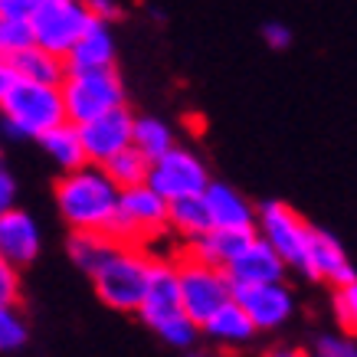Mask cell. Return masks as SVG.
<instances>
[{
    "label": "cell",
    "mask_w": 357,
    "mask_h": 357,
    "mask_svg": "<svg viewBox=\"0 0 357 357\" xmlns=\"http://www.w3.org/2000/svg\"><path fill=\"white\" fill-rule=\"evenodd\" d=\"M119 187L96 164H82L76 171L59 174L53 200L69 233H105L119 206Z\"/></svg>",
    "instance_id": "6da1fadb"
},
{
    "label": "cell",
    "mask_w": 357,
    "mask_h": 357,
    "mask_svg": "<svg viewBox=\"0 0 357 357\" xmlns=\"http://www.w3.org/2000/svg\"><path fill=\"white\" fill-rule=\"evenodd\" d=\"M0 121H3V131L13 135V138L40 141L50 128L66 121L59 86L17 79L10 92L0 98Z\"/></svg>",
    "instance_id": "7a4b0ae2"
},
{
    "label": "cell",
    "mask_w": 357,
    "mask_h": 357,
    "mask_svg": "<svg viewBox=\"0 0 357 357\" xmlns=\"http://www.w3.org/2000/svg\"><path fill=\"white\" fill-rule=\"evenodd\" d=\"M151 249L141 246H115L109 259L102 262L89 279L96 285V295L102 305H109L112 312L135 314L148 285V269H151Z\"/></svg>",
    "instance_id": "3957f363"
},
{
    "label": "cell",
    "mask_w": 357,
    "mask_h": 357,
    "mask_svg": "<svg viewBox=\"0 0 357 357\" xmlns=\"http://www.w3.org/2000/svg\"><path fill=\"white\" fill-rule=\"evenodd\" d=\"M105 236L115 239L119 246L151 249L167 236V200L154 194L148 184L121 190Z\"/></svg>",
    "instance_id": "277c9868"
},
{
    "label": "cell",
    "mask_w": 357,
    "mask_h": 357,
    "mask_svg": "<svg viewBox=\"0 0 357 357\" xmlns=\"http://www.w3.org/2000/svg\"><path fill=\"white\" fill-rule=\"evenodd\" d=\"M59 96H63L66 121H73V125H82V121H92L105 112L128 105V92H125L119 69H98V73H69L66 69L63 82H59Z\"/></svg>",
    "instance_id": "5b68a950"
},
{
    "label": "cell",
    "mask_w": 357,
    "mask_h": 357,
    "mask_svg": "<svg viewBox=\"0 0 357 357\" xmlns=\"http://www.w3.org/2000/svg\"><path fill=\"white\" fill-rule=\"evenodd\" d=\"M252 233L285 262V269L305 272V249L312 236V223L285 200H266L256 206V227Z\"/></svg>",
    "instance_id": "8992f818"
},
{
    "label": "cell",
    "mask_w": 357,
    "mask_h": 357,
    "mask_svg": "<svg viewBox=\"0 0 357 357\" xmlns=\"http://www.w3.org/2000/svg\"><path fill=\"white\" fill-rule=\"evenodd\" d=\"M174 269H177L181 308L197 325H204L210 314L233 298V285H229L227 272L217 266H206V262L181 252V256H174Z\"/></svg>",
    "instance_id": "52a82bcc"
},
{
    "label": "cell",
    "mask_w": 357,
    "mask_h": 357,
    "mask_svg": "<svg viewBox=\"0 0 357 357\" xmlns=\"http://www.w3.org/2000/svg\"><path fill=\"white\" fill-rule=\"evenodd\" d=\"M210 181L213 177H210V167L200 158V151L187 148V144H174L167 154L148 164L144 184L171 204V200H184V197H200Z\"/></svg>",
    "instance_id": "ba28073f"
},
{
    "label": "cell",
    "mask_w": 357,
    "mask_h": 357,
    "mask_svg": "<svg viewBox=\"0 0 357 357\" xmlns=\"http://www.w3.org/2000/svg\"><path fill=\"white\" fill-rule=\"evenodd\" d=\"M96 23L82 0H59V3H43L30 13L33 46L66 59V53L76 46V40Z\"/></svg>",
    "instance_id": "9c48e42d"
},
{
    "label": "cell",
    "mask_w": 357,
    "mask_h": 357,
    "mask_svg": "<svg viewBox=\"0 0 357 357\" xmlns=\"http://www.w3.org/2000/svg\"><path fill=\"white\" fill-rule=\"evenodd\" d=\"M233 302L246 312L252 328L259 335H272L292 321L295 314V292L285 282H266V285H249V289H236Z\"/></svg>",
    "instance_id": "30bf717a"
},
{
    "label": "cell",
    "mask_w": 357,
    "mask_h": 357,
    "mask_svg": "<svg viewBox=\"0 0 357 357\" xmlns=\"http://www.w3.org/2000/svg\"><path fill=\"white\" fill-rule=\"evenodd\" d=\"M131 115L128 105L115 112H105L92 121H82L76 125L79 138H82V151H86V161L102 167L105 161H112L115 154H121L125 148H131Z\"/></svg>",
    "instance_id": "8fae6325"
},
{
    "label": "cell",
    "mask_w": 357,
    "mask_h": 357,
    "mask_svg": "<svg viewBox=\"0 0 357 357\" xmlns=\"http://www.w3.org/2000/svg\"><path fill=\"white\" fill-rule=\"evenodd\" d=\"M181 292H177V269H174V256H151V269H148V285L141 295L138 312L141 321L148 328H158L161 321L181 314Z\"/></svg>",
    "instance_id": "7c38bea8"
},
{
    "label": "cell",
    "mask_w": 357,
    "mask_h": 357,
    "mask_svg": "<svg viewBox=\"0 0 357 357\" xmlns=\"http://www.w3.org/2000/svg\"><path fill=\"white\" fill-rule=\"evenodd\" d=\"M40 249H43V229L30 210L10 206L7 213H0V259L7 266L23 272L40 259Z\"/></svg>",
    "instance_id": "4fadbf2b"
},
{
    "label": "cell",
    "mask_w": 357,
    "mask_h": 357,
    "mask_svg": "<svg viewBox=\"0 0 357 357\" xmlns=\"http://www.w3.org/2000/svg\"><path fill=\"white\" fill-rule=\"evenodd\" d=\"M302 275H308L314 282H328L331 289L335 285H354L357 282V269L354 262L347 259V249L337 243L335 233L318 227H312V236H308Z\"/></svg>",
    "instance_id": "5bb4252c"
},
{
    "label": "cell",
    "mask_w": 357,
    "mask_h": 357,
    "mask_svg": "<svg viewBox=\"0 0 357 357\" xmlns=\"http://www.w3.org/2000/svg\"><path fill=\"white\" fill-rule=\"evenodd\" d=\"M223 272H227L233 292H236V289H249V285H266V282H285V275H289L285 262H282L256 233H252V236L246 239V246L223 266Z\"/></svg>",
    "instance_id": "9a60e30c"
},
{
    "label": "cell",
    "mask_w": 357,
    "mask_h": 357,
    "mask_svg": "<svg viewBox=\"0 0 357 357\" xmlns=\"http://www.w3.org/2000/svg\"><path fill=\"white\" fill-rule=\"evenodd\" d=\"M206 206V220L210 229H243L252 233L256 227V206L246 200V194H239L233 184L227 181H210L206 190L200 194Z\"/></svg>",
    "instance_id": "2e32d148"
},
{
    "label": "cell",
    "mask_w": 357,
    "mask_h": 357,
    "mask_svg": "<svg viewBox=\"0 0 357 357\" xmlns=\"http://www.w3.org/2000/svg\"><path fill=\"white\" fill-rule=\"evenodd\" d=\"M119 63V46L109 23H92L76 46L66 53V69L69 73H98V69H115Z\"/></svg>",
    "instance_id": "e0dca14e"
},
{
    "label": "cell",
    "mask_w": 357,
    "mask_h": 357,
    "mask_svg": "<svg viewBox=\"0 0 357 357\" xmlns=\"http://www.w3.org/2000/svg\"><path fill=\"white\" fill-rule=\"evenodd\" d=\"M200 337H206L213 347H223V351H243V347H249L259 337V331L252 328L246 312L229 298L223 308H217V312L200 325Z\"/></svg>",
    "instance_id": "ac0fdd59"
},
{
    "label": "cell",
    "mask_w": 357,
    "mask_h": 357,
    "mask_svg": "<svg viewBox=\"0 0 357 357\" xmlns=\"http://www.w3.org/2000/svg\"><path fill=\"white\" fill-rule=\"evenodd\" d=\"M249 236H252V233H243V229H206V233H200L194 243H187L184 252L194 256V259H200V262H206V266L223 269L239 249L246 246Z\"/></svg>",
    "instance_id": "d6986e66"
},
{
    "label": "cell",
    "mask_w": 357,
    "mask_h": 357,
    "mask_svg": "<svg viewBox=\"0 0 357 357\" xmlns=\"http://www.w3.org/2000/svg\"><path fill=\"white\" fill-rule=\"evenodd\" d=\"M40 148H43V154L50 158V161L59 167V174L66 171H76V167H82L86 161V151H82V138H79V128L73 125V121H63V125H56V128H50L40 138Z\"/></svg>",
    "instance_id": "ffe728a7"
},
{
    "label": "cell",
    "mask_w": 357,
    "mask_h": 357,
    "mask_svg": "<svg viewBox=\"0 0 357 357\" xmlns=\"http://www.w3.org/2000/svg\"><path fill=\"white\" fill-rule=\"evenodd\" d=\"M174 144H177V135H174L171 121L158 119V115H135L131 119V148L144 154L148 161L167 154Z\"/></svg>",
    "instance_id": "44dd1931"
},
{
    "label": "cell",
    "mask_w": 357,
    "mask_h": 357,
    "mask_svg": "<svg viewBox=\"0 0 357 357\" xmlns=\"http://www.w3.org/2000/svg\"><path fill=\"white\" fill-rule=\"evenodd\" d=\"M210 229L206 220V206L200 197H184V200H171L167 204V233L181 243H194L200 233Z\"/></svg>",
    "instance_id": "7402d4cb"
},
{
    "label": "cell",
    "mask_w": 357,
    "mask_h": 357,
    "mask_svg": "<svg viewBox=\"0 0 357 357\" xmlns=\"http://www.w3.org/2000/svg\"><path fill=\"white\" fill-rule=\"evenodd\" d=\"M13 73L17 79H30V82H43V86H59L66 76V59L46 53L40 46L23 50L20 56H13Z\"/></svg>",
    "instance_id": "603a6c76"
},
{
    "label": "cell",
    "mask_w": 357,
    "mask_h": 357,
    "mask_svg": "<svg viewBox=\"0 0 357 357\" xmlns=\"http://www.w3.org/2000/svg\"><path fill=\"white\" fill-rule=\"evenodd\" d=\"M119 246L115 239H109L105 233H69V243H66V252H69V259L76 266L79 272H92L102 266V262L109 259V252Z\"/></svg>",
    "instance_id": "cb8c5ba5"
},
{
    "label": "cell",
    "mask_w": 357,
    "mask_h": 357,
    "mask_svg": "<svg viewBox=\"0 0 357 357\" xmlns=\"http://www.w3.org/2000/svg\"><path fill=\"white\" fill-rule=\"evenodd\" d=\"M148 158L144 154H138L135 148H125L121 154H115L112 161L102 164V171L109 174V181L119 190H128V187H141L144 181H148Z\"/></svg>",
    "instance_id": "d4e9b609"
},
{
    "label": "cell",
    "mask_w": 357,
    "mask_h": 357,
    "mask_svg": "<svg viewBox=\"0 0 357 357\" xmlns=\"http://www.w3.org/2000/svg\"><path fill=\"white\" fill-rule=\"evenodd\" d=\"M30 341L26 314L20 312V302L0 305V354H13Z\"/></svg>",
    "instance_id": "484cf974"
},
{
    "label": "cell",
    "mask_w": 357,
    "mask_h": 357,
    "mask_svg": "<svg viewBox=\"0 0 357 357\" xmlns=\"http://www.w3.org/2000/svg\"><path fill=\"white\" fill-rule=\"evenodd\" d=\"M154 335L161 337L167 347H177V351H194L197 341H200V325H197L194 318H187L184 312L161 321L158 328H151Z\"/></svg>",
    "instance_id": "4316f807"
},
{
    "label": "cell",
    "mask_w": 357,
    "mask_h": 357,
    "mask_svg": "<svg viewBox=\"0 0 357 357\" xmlns=\"http://www.w3.org/2000/svg\"><path fill=\"white\" fill-rule=\"evenodd\" d=\"M33 46L30 17H0V56L13 59Z\"/></svg>",
    "instance_id": "83f0119b"
},
{
    "label": "cell",
    "mask_w": 357,
    "mask_h": 357,
    "mask_svg": "<svg viewBox=\"0 0 357 357\" xmlns=\"http://www.w3.org/2000/svg\"><path fill=\"white\" fill-rule=\"evenodd\" d=\"M331 314H335L337 331H351L357 328V282L354 285H335L331 289Z\"/></svg>",
    "instance_id": "f1b7e54d"
},
{
    "label": "cell",
    "mask_w": 357,
    "mask_h": 357,
    "mask_svg": "<svg viewBox=\"0 0 357 357\" xmlns=\"http://www.w3.org/2000/svg\"><path fill=\"white\" fill-rule=\"evenodd\" d=\"M308 357H357V341L351 331H325L312 341Z\"/></svg>",
    "instance_id": "f546056e"
},
{
    "label": "cell",
    "mask_w": 357,
    "mask_h": 357,
    "mask_svg": "<svg viewBox=\"0 0 357 357\" xmlns=\"http://www.w3.org/2000/svg\"><path fill=\"white\" fill-rule=\"evenodd\" d=\"M20 292H23L20 269H13V266H7V262L0 259V305L20 302Z\"/></svg>",
    "instance_id": "4dcf8cb0"
},
{
    "label": "cell",
    "mask_w": 357,
    "mask_h": 357,
    "mask_svg": "<svg viewBox=\"0 0 357 357\" xmlns=\"http://www.w3.org/2000/svg\"><path fill=\"white\" fill-rule=\"evenodd\" d=\"M262 40H266L269 50L282 53V50H289V46H292V30H289L285 23H279V20H269V23H262Z\"/></svg>",
    "instance_id": "1f68e13d"
},
{
    "label": "cell",
    "mask_w": 357,
    "mask_h": 357,
    "mask_svg": "<svg viewBox=\"0 0 357 357\" xmlns=\"http://www.w3.org/2000/svg\"><path fill=\"white\" fill-rule=\"evenodd\" d=\"M10 206H17V177L0 158V213H7Z\"/></svg>",
    "instance_id": "d6a6232c"
},
{
    "label": "cell",
    "mask_w": 357,
    "mask_h": 357,
    "mask_svg": "<svg viewBox=\"0 0 357 357\" xmlns=\"http://www.w3.org/2000/svg\"><path fill=\"white\" fill-rule=\"evenodd\" d=\"M98 23H115L121 17V0H82Z\"/></svg>",
    "instance_id": "836d02e7"
},
{
    "label": "cell",
    "mask_w": 357,
    "mask_h": 357,
    "mask_svg": "<svg viewBox=\"0 0 357 357\" xmlns=\"http://www.w3.org/2000/svg\"><path fill=\"white\" fill-rule=\"evenodd\" d=\"M36 10L33 0H0V17H30Z\"/></svg>",
    "instance_id": "e575fe53"
},
{
    "label": "cell",
    "mask_w": 357,
    "mask_h": 357,
    "mask_svg": "<svg viewBox=\"0 0 357 357\" xmlns=\"http://www.w3.org/2000/svg\"><path fill=\"white\" fill-rule=\"evenodd\" d=\"M13 82H17V73H13V63L10 59H3V56H0V98L7 96V92H10V86Z\"/></svg>",
    "instance_id": "d590c367"
},
{
    "label": "cell",
    "mask_w": 357,
    "mask_h": 357,
    "mask_svg": "<svg viewBox=\"0 0 357 357\" xmlns=\"http://www.w3.org/2000/svg\"><path fill=\"white\" fill-rule=\"evenodd\" d=\"M259 357H308L302 351V347H295V344H272L269 351H262Z\"/></svg>",
    "instance_id": "8d00e7d4"
},
{
    "label": "cell",
    "mask_w": 357,
    "mask_h": 357,
    "mask_svg": "<svg viewBox=\"0 0 357 357\" xmlns=\"http://www.w3.org/2000/svg\"><path fill=\"white\" fill-rule=\"evenodd\" d=\"M36 7H43V3H59V0H33Z\"/></svg>",
    "instance_id": "74e56055"
},
{
    "label": "cell",
    "mask_w": 357,
    "mask_h": 357,
    "mask_svg": "<svg viewBox=\"0 0 357 357\" xmlns=\"http://www.w3.org/2000/svg\"><path fill=\"white\" fill-rule=\"evenodd\" d=\"M184 357H206V354H197V351H187Z\"/></svg>",
    "instance_id": "f35d334b"
}]
</instances>
